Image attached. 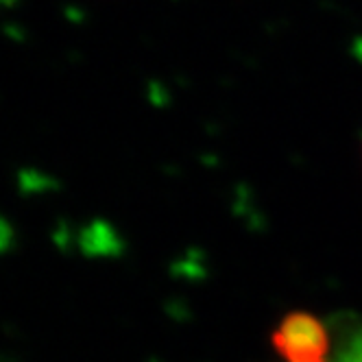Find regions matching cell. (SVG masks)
Returning a JSON list of instances; mask_svg holds the SVG:
<instances>
[{
  "instance_id": "obj_1",
  "label": "cell",
  "mask_w": 362,
  "mask_h": 362,
  "mask_svg": "<svg viewBox=\"0 0 362 362\" xmlns=\"http://www.w3.org/2000/svg\"><path fill=\"white\" fill-rule=\"evenodd\" d=\"M271 343L284 362H332V332L310 313L284 317Z\"/></svg>"
}]
</instances>
